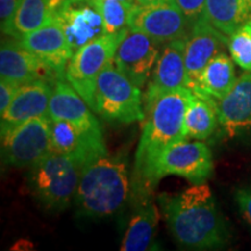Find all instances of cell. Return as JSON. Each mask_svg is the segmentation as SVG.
I'll return each mask as SVG.
<instances>
[{
  "label": "cell",
  "instance_id": "cell-22",
  "mask_svg": "<svg viewBox=\"0 0 251 251\" xmlns=\"http://www.w3.org/2000/svg\"><path fill=\"white\" fill-rule=\"evenodd\" d=\"M203 18L229 39L251 19V4L249 0H206Z\"/></svg>",
  "mask_w": 251,
  "mask_h": 251
},
{
  "label": "cell",
  "instance_id": "cell-15",
  "mask_svg": "<svg viewBox=\"0 0 251 251\" xmlns=\"http://www.w3.org/2000/svg\"><path fill=\"white\" fill-rule=\"evenodd\" d=\"M51 83L36 80L19 86L7 111L0 115L1 134L7 133L17 126L30 119L49 117V103L52 93Z\"/></svg>",
  "mask_w": 251,
  "mask_h": 251
},
{
  "label": "cell",
  "instance_id": "cell-9",
  "mask_svg": "<svg viewBox=\"0 0 251 251\" xmlns=\"http://www.w3.org/2000/svg\"><path fill=\"white\" fill-rule=\"evenodd\" d=\"M128 27L146 34L159 45L184 39L191 30L190 23L174 1L136 4L130 9Z\"/></svg>",
  "mask_w": 251,
  "mask_h": 251
},
{
  "label": "cell",
  "instance_id": "cell-4",
  "mask_svg": "<svg viewBox=\"0 0 251 251\" xmlns=\"http://www.w3.org/2000/svg\"><path fill=\"white\" fill-rule=\"evenodd\" d=\"M83 168L74 157L50 152L30 168L31 193L45 208L63 211L75 199Z\"/></svg>",
  "mask_w": 251,
  "mask_h": 251
},
{
  "label": "cell",
  "instance_id": "cell-18",
  "mask_svg": "<svg viewBox=\"0 0 251 251\" xmlns=\"http://www.w3.org/2000/svg\"><path fill=\"white\" fill-rule=\"evenodd\" d=\"M49 118L54 121L71 122L85 133L102 135L99 122L87 102L68 81L63 79L54 83L49 103Z\"/></svg>",
  "mask_w": 251,
  "mask_h": 251
},
{
  "label": "cell",
  "instance_id": "cell-24",
  "mask_svg": "<svg viewBox=\"0 0 251 251\" xmlns=\"http://www.w3.org/2000/svg\"><path fill=\"white\" fill-rule=\"evenodd\" d=\"M55 9L51 0H20L12 21L9 36L20 39L45 26L54 18Z\"/></svg>",
  "mask_w": 251,
  "mask_h": 251
},
{
  "label": "cell",
  "instance_id": "cell-17",
  "mask_svg": "<svg viewBox=\"0 0 251 251\" xmlns=\"http://www.w3.org/2000/svg\"><path fill=\"white\" fill-rule=\"evenodd\" d=\"M51 144L52 151L74 157L83 166L107 153L102 135L85 133L63 120H51Z\"/></svg>",
  "mask_w": 251,
  "mask_h": 251
},
{
  "label": "cell",
  "instance_id": "cell-32",
  "mask_svg": "<svg viewBox=\"0 0 251 251\" xmlns=\"http://www.w3.org/2000/svg\"><path fill=\"white\" fill-rule=\"evenodd\" d=\"M119 1L124 2V4L128 5V6H130V7H133V6H135V5L137 4L136 0H119Z\"/></svg>",
  "mask_w": 251,
  "mask_h": 251
},
{
  "label": "cell",
  "instance_id": "cell-25",
  "mask_svg": "<svg viewBox=\"0 0 251 251\" xmlns=\"http://www.w3.org/2000/svg\"><path fill=\"white\" fill-rule=\"evenodd\" d=\"M101 15L105 34H119L128 28L130 9L119 0H91Z\"/></svg>",
  "mask_w": 251,
  "mask_h": 251
},
{
  "label": "cell",
  "instance_id": "cell-27",
  "mask_svg": "<svg viewBox=\"0 0 251 251\" xmlns=\"http://www.w3.org/2000/svg\"><path fill=\"white\" fill-rule=\"evenodd\" d=\"M174 2L187 19L191 27L205 13L206 0H174Z\"/></svg>",
  "mask_w": 251,
  "mask_h": 251
},
{
  "label": "cell",
  "instance_id": "cell-28",
  "mask_svg": "<svg viewBox=\"0 0 251 251\" xmlns=\"http://www.w3.org/2000/svg\"><path fill=\"white\" fill-rule=\"evenodd\" d=\"M20 0H0V26L5 35L11 34L12 21Z\"/></svg>",
  "mask_w": 251,
  "mask_h": 251
},
{
  "label": "cell",
  "instance_id": "cell-6",
  "mask_svg": "<svg viewBox=\"0 0 251 251\" xmlns=\"http://www.w3.org/2000/svg\"><path fill=\"white\" fill-rule=\"evenodd\" d=\"M126 30L119 34H103L91 41L75 51L68 63L65 79L85 100L91 109L93 108L96 81L103 69L114 62L115 51Z\"/></svg>",
  "mask_w": 251,
  "mask_h": 251
},
{
  "label": "cell",
  "instance_id": "cell-7",
  "mask_svg": "<svg viewBox=\"0 0 251 251\" xmlns=\"http://www.w3.org/2000/svg\"><path fill=\"white\" fill-rule=\"evenodd\" d=\"M52 152L51 119L39 117L1 134L2 163L14 168H31Z\"/></svg>",
  "mask_w": 251,
  "mask_h": 251
},
{
  "label": "cell",
  "instance_id": "cell-16",
  "mask_svg": "<svg viewBox=\"0 0 251 251\" xmlns=\"http://www.w3.org/2000/svg\"><path fill=\"white\" fill-rule=\"evenodd\" d=\"M186 37L163 45L143 98L175 90L188 89L184 56Z\"/></svg>",
  "mask_w": 251,
  "mask_h": 251
},
{
  "label": "cell",
  "instance_id": "cell-34",
  "mask_svg": "<svg viewBox=\"0 0 251 251\" xmlns=\"http://www.w3.org/2000/svg\"><path fill=\"white\" fill-rule=\"evenodd\" d=\"M249 1H250V4H251V0H249Z\"/></svg>",
  "mask_w": 251,
  "mask_h": 251
},
{
  "label": "cell",
  "instance_id": "cell-3",
  "mask_svg": "<svg viewBox=\"0 0 251 251\" xmlns=\"http://www.w3.org/2000/svg\"><path fill=\"white\" fill-rule=\"evenodd\" d=\"M129 193L127 155L105 153L83 168L75 196L77 214L90 219L117 214Z\"/></svg>",
  "mask_w": 251,
  "mask_h": 251
},
{
  "label": "cell",
  "instance_id": "cell-14",
  "mask_svg": "<svg viewBox=\"0 0 251 251\" xmlns=\"http://www.w3.org/2000/svg\"><path fill=\"white\" fill-rule=\"evenodd\" d=\"M17 40L59 76L65 77L68 63L75 51L55 15L45 26Z\"/></svg>",
  "mask_w": 251,
  "mask_h": 251
},
{
  "label": "cell",
  "instance_id": "cell-23",
  "mask_svg": "<svg viewBox=\"0 0 251 251\" xmlns=\"http://www.w3.org/2000/svg\"><path fill=\"white\" fill-rule=\"evenodd\" d=\"M219 124L216 102L192 94L185 114L186 139L203 141L214 133Z\"/></svg>",
  "mask_w": 251,
  "mask_h": 251
},
{
  "label": "cell",
  "instance_id": "cell-31",
  "mask_svg": "<svg viewBox=\"0 0 251 251\" xmlns=\"http://www.w3.org/2000/svg\"><path fill=\"white\" fill-rule=\"evenodd\" d=\"M137 4L147 5V4H156V2H168L174 1V0H136Z\"/></svg>",
  "mask_w": 251,
  "mask_h": 251
},
{
  "label": "cell",
  "instance_id": "cell-11",
  "mask_svg": "<svg viewBox=\"0 0 251 251\" xmlns=\"http://www.w3.org/2000/svg\"><path fill=\"white\" fill-rule=\"evenodd\" d=\"M55 18L74 51L105 34L101 15L91 0H62L55 9Z\"/></svg>",
  "mask_w": 251,
  "mask_h": 251
},
{
  "label": "cell",
  "instance_id": "cell-1",
  "mask_svg": "<svg viewBox=\"0 0 251 251\" xmlns=\"http://www.w3.org/2000/svg\"><path fill=\"white\" fill-rule=\"evenodd\" d=\"M190 89H180L143 98L144 125L135 155L134 192L140 201L153 190V166L172 144L186 139L185 114L192 98Z\"/></svg>",
  "mask_w": 251,
  "mask_h": 251
},
{
  "label": "cell",
  "instance_id": "cell-10",
  "mask_svg": "<svg viewBox=\"0 0 251 251\" xmlns=\"http://www.w3.org/2000/svg\"><path fill=\"white\" fill-rule=\"evenodd\" d=\"M161 46L146 34L128 27L115 51L114 65L143 89L151 78Z\"/></svg>",
  "mask_w": 251,
  "mask_h": 251
},
{
  "label": "cell",
  "instance_id": "cell-29",
  "mask_svg": "<svg viewBox=\"0 0 251 251\" xmlns=\"http://www.w3.org/2000/svg\"><path fill=\"white\" fill-rule=\"evenodd\" d=\"M235 200L241 215L251 228V184L237 188L235 192Z\"/></svg>",
  "mask_w": 251,
  "mask_h": 251
},
{
  "label": "cell",
  "instance_id": "cell-33",
  "mask_svg": "<svg viewBox=\"0 0 251 251\" xmlns=\"http://www.w3.org/2000/svg\"><path fill=\"white\" fill-rule=\"evenodd\" d=\"M51 1H52V5H54L55 8H56L59 4H61L62 0H51Z\"/></svg>",
  "mask_w": 251,
  "mask_h": 251
},
{
  "label": "cell",
  "instance_id": "cell-21",
  "mask_svg": "<svg viewBox=\"0 0 251 251\" xmlns=\"http://www.w3.org/2000/svg\"><path fill=\"white\" fill-rule=\"evenodd\" d=\"M139 208L131 216L120 250L146 251L152 249L159 222V212L151 200L147 199L139 202Z\"/></svg>",
  "mask_w": 251,
  "mask_h": 251
},
{
  "label": "cell",
  "instance_id": "cell-30",
  "mask_svg": "<svg viewBox=\"0 0 251 251\" xmlns=\"http://www.w3.org/2000/svg\"><path fill=\"white\" fill-rule=\"evenodd\" d=\"M19 86L20 85L13 83V81L5 79L0 80V115H2L7 111L8 106L11 105Z\"/></svg>",
  "mask_w": 251,
  "mask_h": 251
},
{
  "label": "cell",
  "instance_id": "cell-12",
  "mask_svg": "<svg viewBox=\"0 0 251 251\" xmlns=\"http://www.w3.org/2000/svg\"><path fill=\"white\" fill-rule=\"evenodd\" d=\"M0 76L18 85L46 80L56 83L62 79L57 72L28 51L17 39L5 40L0 48Z\"/></svg>",
  "mask_w": 251,
  "mask_h": 251
},
{
  "label": "cell",
  "instance_id": "cell-5",
  "mask_svg": "<svg viewBox=\"0 0 251 251\" xmlns=\"http://www.w3.org/2000/svg\"><path fill=\"white\" fill-rule=\"evenodd\" d=\"M92 111L105 120L117 124L143 121L141 89L115 67L114 62L103 69L96 81Z\"/></svg>",
  "mask_w": 251,
  "mask_h": 251
},
{
  "label": "cell",
  "instance_id": "cell-20",
  "mask_svg": "<svg viewBox=\"0 0 251 251\" xmlns=\"http://www.w3.org/2000/svg\"><path fill=\"white\" fill-rule=\"evenodd\" d=\"M233 58L224 51L216 54L203 69L194 94L218 102L227 96L237 81Z\"/></svg>",
  "mask_w": 251,
  "mask_h": 251
},
{
  "label": "cell",
  "instance_id": "cell-19",
  "mask_svg": "<svg viewBox=\"0 0 251 251\" xmlns=\"http://www.w3.org/2000/svg\"><path fill=\"white\" fill-rule=\"evenodd\" d=\"M219 124L230 136L251 128V71H244L227 96L216 102Z\"/></svg>",
  "mask_w": 251,
  "mask_h": 251
},
{
  "label": "cell",
  "instance_id": "cell-13",
  "mask_svg": "<svg viewBox=\"0 0 251 251\" xmlns=\"http://www.w3.org/2000/svg\"><path fill=\"white\" fill-rule=\"evenodd\" d=\"M225 43L228 45V37L216 30L203 17L192 25L184 52L188 89L192 92L197 90L203 69L221 51Z\"/></svg>",
  "mask_w": 251,
  "mask_h": 251
},
{
  "label": "cell",
  "instance_id": "cell-8",
  "mask_svg": "<svg viewBox=\"0 0 251 251\" xmlns=\"http://www.w3.org/2000/svg\"><path fill=\"white\" fill-rule=\"evenodd\" d=\"M214 163L211 149L201 141L181 140L172 144L157 159L151 181L153 187L166 176H178L193 185L205 184L212 177Z\"/></svg>",
  "mask_w": 251,
  "mask_h": 251
},
{
  "label": "cell",
  "instance_id": "cell-26",
  "mask_svg": "<svg viewBox=\"0 0 251 251\" xmlns=\"http://www.w3.org/2000/svg\"><path fill=\"white\" fill-rule=\"evenodd\" d=\"M230 57L244 71H251V19L229 36Z\"/></svg>",
  "mask_w": 251,
  "mask_h": 251
},
{
  "label": "cell",
  "instance_id": "cell-2",
  "mask_svg": "<svg viewBox=\"0 0 251 251\" xmlns=\"http://www.w3.org/2000/svg\"><path fill=\"white\" fill-rule=\"evenodd\" d=\"M158 203L172 237L181 248L218 249L228 243V227L207 184L193 185L178 194H159Z\"/></svg>",
  "mask_w": 251,
  "mask_h": 251
}]
</instances>
